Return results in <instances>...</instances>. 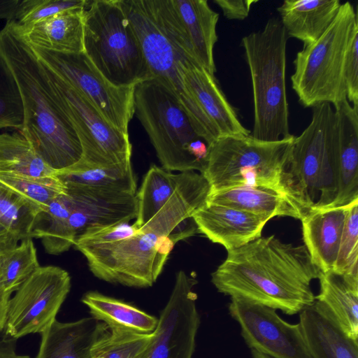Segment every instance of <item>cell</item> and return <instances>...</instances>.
Returning a JSON list of instances; mask_svg holds the SVG:
<instances>
[{"instance_id": "37", "label": "cell", "mask_w": 358, "mask_h": 358, "mask_svg": "<svg viewBox=\"0 0 358 358\" xmlns=\"http://www.w3.org/2000/svg\"><path fill=\"white\" fill-rule=\"evenodd\" d=\"M24 125V108L15 77L0 56V129L21 131Z\"/></svg>"}, {"instance_id": "38", "label": "cell", "mask_w": 358, "mask_h": 358, "mask_svg": "<svg viewBox=\"0 0 358 358\" xmlns=\"http://www.w3.org/2000/svg\"><path fill=\"white\" fill-rule=\"evenodd\" d=\"M334 271L358 277V199L347 205V213Z\"/></svg>"}, {"instance_id": "10", "label": "cell", "mask_w": 358, "mask_h": 358, "mask_svg": "<svg viewBox=\"0 0 358 358\" xmlns=\"http://www.w3.org/2000/svg\"><path fill=\"white\" fill-rule=\"evenodd\" d=\"M140 42L152 78L165 85L178 100L194 130L209 146L220 136L187 90L184 69L193 62L168 39L147 0H120Z\"/></svg>"}, {"instance_id": "5", "label": "cell", "mask_w": 358, "mask_h": 358, "mask_svg": "<svg viewBox=\"0 0 358 358\" xmlns=\"http://www.w3.org/2000/svg\"><path fill=\"white\" fill-rule=\"evenodd\" d=\"M288 36L278 19L241 39L253 93L254 124L250 135L277 141L288 138L289 107L286 92V48Z\"/></svg>"}, {"instance_id": "43", "label": "cell", "mask_w": 358, "mask_h": 358, "mask_svg": "<svg viewBox=\"0 0 358 358\" xmlns=\"http://www.w3.org/2000/svg\"><path fill=\"white\" fill-rule=\"evenodd\" d=\"M0 358H30V357L18 354L16 352L15 340L6 337L0 339Z\"/></svg>"}, {"instance_id": "23", "label": "cell", "mask_w": 358, "mask_h": 358, "mask_svg": "<svg viewBox=\"0 0 358 358\" xmlns=\"http://www.w3.org/2000/svg\"><path fill=\"white\" fill-rule=\"evenodd\" d=\"M108 330L92 317L70 322L55 320L41 334L36 358H92L93 345Z\"/></svg>"}, {"instance_id": "15", "label": "cell", "mask_w": 358, "mask_h": 358, "mask_svg": "<svg viewBox=\"0 0 358 358\" xmlns=\"http://www.w3.org/2000/svg\"><path fill=\"white\" fill-rule=\"evenodd\" d=\"M229 313L241 328L249 348L271 358H313L299 323L282 320L276 310L240 298H231Z\"/></svg>"}, {"instance_id": "31", "label": "cell", "mask_w": 358, "mask_h": 358, "mask_svg": "<svg viewBox=\"0 0 358 358\" xmlns=\"http://www.w3.org/2000/svg\"><path fill=\"white\" fill-rule=\"evenodd\" d=\"M185 173L175 174L155 164L150 166L136 193L137 213L133 224L137 229L146 224L169 200Z\"/></svg>"}, {"instance_id": "42", "label": "cell", "mask_w": 358, "mask_h": 358, "mask_svg": "<svg viewBox=\"0 0 358 358\" xmlns=\"http://www.w3.org/2000/svg\"><path fill=\"white\" fill-rule=\"evenodd\" d=\"M21 240L0 222V255L14 249Z\"/></svg>"}, {"instance_id": "13", "label": "cell", "mask_w": 358, "mask_h": 358, "mask_svg": "<svg viewBox=\"0 0 358 358\" xmlns=\"http://www.w3.org/2000/svg\"><path fill=\"white\" fill-rule=\"evenodd\" d=\"M71 289L69 273L55 266H39L8 300L3 331L16 340L42 334L56 316Z\"/></svg>"}, {"instance_id": "34", "label": "cell", "mask_w": 358, "mask_h": 358, "mask_svg": "<svg viewBox=\"0 0 358 358\" xmlns=\"http://www.w3.org/2000/svg\"><path fill=\"white\" fill-rule=\"evenodd\" d=\"M155 334L108 330L93 345L92 358H146Z\"/></svg>"}, {"instance_id": "21", "label": "cell", "mask_w": 358, "mask_h": 358, "mask_svg": "<svg viewBox=\"0 0 358 358\" xmlns=\"http://www.w3.org/2000/svg\"><path fill=\"white\" fill-rule=\"evenodd\" d=\"M299 323L313 358H358V342L343 331L321 302L315 300L302 310Z\"/></svg>"}, {"instance_id": "11", "label": "cell", "mask_w": 358, "mask_h": 358, "mask_svg": "<svg viewBox=\"0 0 358 358\" xmlns=\"http://www.w3.org/2000/svg\"><path fill=\"white\" fill-rule=\"evenodd\" d=\"M41 63L60 106L79 138L82 157L76 164L87 168H108L131 162L132 145L129 134L111 125L83 94Z\"/></svg>"}, {"instance_id": "33", "label": "cell", "mask_w": 358, "mask_h": 358, "mask_svg": "<svg viewBox=\"0 0 358 358\" xmlns=\"http://www.w3.org/2000/svg\"><path fill=\"white\" fill-rule=\"evenodd\" d=\"M32 238L0 255V289L12 294L39 267Z\"/></svg>"}, {"instance_id": "24", "label": "cell", "mask_w": 358, "mask_h": 358, "mask_svg": "<svg viewBox=\"0 0 358 358\" xmlns=\"http://www.w3.org/2000/svg\"><path fill=\"white\" fill-rule=\"evenodd\" d=\"M85 7L66 10L28 26L17 24L32 46L57 52L79 53L84 51Z\"/></svg>"}, {"instance_id": "46", "label": "cell", "mask_w": 358, "mask_h": 358, "mask_svg": "<svg viewBox=\"0 0 358 358\" xmlns=\"http://www.w3.org/2000/svg\"><path fill=\"white\" fill-rule=\"evenodd\" d=\"M251 355L252 358H271L264 354H262L255 350L251 349Z\"/></svg>"}, {"instance_id": "30", "label": "cell", "mask_w": 358, "mask_h": 358, "mask_svg": "<svg viewBox=\"0 0 358 358\" xmlns=\"http://www.w3.org/2000/svg\"><path fill=\"white\" fill-rule=\"evenodd\" d=\"M55 175L65 186H83L128 194L136 193V181L131 162L108 168H87L74 164L55 171Z\"/></svg>"}, {"instance_id": "7", "label": "cell", "mask_w": 358, "mask_h": 358, "mask_svg": "<svg viewBox=\"0 0 358 358\" xmlns=\"http://www.w3.org/2000/svg\"><path fill=\"white\" fill-rule=\"evenodd\" d=\"M357 15L349 2L341 4L334 20L314 43L303 46L294 60L293 90L305 108L328 103L334 106L347 100L343 66Z\"/></svg>"}, {"instance_id": "44", "label": "cell", "mask_w": 358, "mask_h": 358, "mask_svg": "<svg viewBox=\"0 0 358 358\" xmlns=\"http://www.w3.org/2000/svg\"><path fill=\"white\" fill-rule=\"evenodd\" d=\"M20 0H0V20H13Z\"/></svg>"}, {"instance_id": "6", "label": "cell", "mask_w": 358, "mask_h": 358, "mask_svg": "<svg viewBox=\"0 0 358 358\" xmlns=\"http://www.w3.org/2000/svg\"><path fill=\"white\" fill-rule=\"evenodd\" d=\"M83 20V52L110 83L131 87L152 78L120 0H87Z\"/></svg>"}, {"instance_id": "47", "label": "cell", "mask_w": 358, "mask_h": 358, "mask_svg": "<svg viewBox=\"0 0 358 358\" xmlns=\"http://www.w3.org/2000/svg\"><path fill=\"white\" fill-rule=\"evenodd\" d=\"M92 358H101V357H94Z\"/></svg>"}, {"instance_id": "18", "label": "cell", "mask_w": 358, "mask_h": 358, "mask_svg": "<svg viewBox=\"0 0 358 358\" xmlns=\"http://www.w3.org/2000/svg\"><path fill=\"white\" fill-rule=\"evenodd\" d=\"M198 232L227 251L262 237L271 218L230 206L205 202L192 215Z\"/></svg>"}, {"instance_id": "25", "label": "cell", "mask_w": 358, "mask_h": 358, "mask_svg": "<svg viewBox=\"0 0 358 358\" xmlns=\"http://www.w3.org/2000/svg\"><path fill=\"white\" fill-rule=\"evenodd\" d=\"M341 4L339 0H285L277 10L288 38H296L306 46L327 30Z\"/></svg>"}, {"instance_id": "32", "label": "cell", "mask_w": 358, "mask_h": 358, "mask_svg": "<svg viewBox=\"0 0 358 358\" xmlns=\"http://www.w3.org/2000/svg\"><path fill=\"white\" fill-rule=\"evenodd\" d=\"M0 172L36 178L55 176V171L43 162L20 131L0 134Z\"/></svg>"}, {"instance_id": "29", "label": "cell", "mask_w": 358, "mask_h": 358, "mask_svg": "<svg viewBox=\"0 0 358 358\" xmlns=\"http://www.w3.org/2000/svg\"><path fill=\"white\" fill-rule=\"evenodd\" d=\"M71 210V200L67 192L59 195L36 215L29 238L41 239L45 250L50 255L69 250L76 241L69 222Z\"/></svg>"}, {"instance_id": "22", "label": "cell", "mask_w": 358, "mask_h": 358, "mask_svg": "<svg viewBox=\"0 0 358 358\" xmlns=\"http://www.w3.org/2000/svg\"><path fill=\"white\" fill-rule=\"evenodd\" d=\"M346 213L347 206L313 208L300 220L304 245L322 272L334 267Z\"/></svg>"}, {"instance_id": "14", "label": "cell", "mask_w": 358, "mask_h": 358, "mask_svg": "<svg viewBox=\"0 0 358 358\" xmlns=\"http://www.w3.org/2000/svg\"><path fill=\"white\" fill-rule=\"evenodd\" d=\"M159 27L182 54L210 74L219 14L206 0H147Z\"/></svg>"}, {"instance_id": "16", "label": "cell", "mask_w": 358, "mask_h": 358, "mask_svg": "<svg viewBox=\"0 0 358 358\" xmlns=\"http://www.w3.org/2000/svg\"><path fill=\"white\" fill-rule=\"evenodd\" d=\"M197 280L184 271L177 273L169 300L161 312L146 358H192L200 325L196 308Z\"/></svg>"}, {"instance_id": "36", "label": "cell", "mask_w": 358, "mask_h": 358, "mask_svg": "<svg viewBox=\"0 0 358 358\" xmlns=\"http://www.w3.org/2000/svg\"><path fill=\"white\" fill-rule=\"evenodd\" d=\"M39 212L34 205L0 182V222L21 241L29 238L35 217Z\"/></svg>"}, {"instance_id": "12", "label": "cell", "mask_w": 358, "mask_h": 358, "mask_svg": "<svg viewBox=\"0 0 358 358\" xmlns=\"http://www.w3.org/2000/svg\"><path fill=\"white\" fill-rule=\"evenodd\" d=\"M31 47L45 65L83 94L111 125L128 134L134 115L135 86L114 85L83 52L64 53Z\"/></svg>"}, {"instance_id": "45", "label": "cell", "mask_w": 358, "mask_h": 358, "mask_svg": "<svg viewBox=\"0 0 358 358\" xmlns=\"http://www.w3.org/2000/svg\"><path fill=\"white\" fill-rule=\"evenodd\" d=\"M10 295L0 289V333L4 329L7 305Z\"/></svg>"}, {"instance_id": "20", "label": "cell", "mask_w": 358, "mask_h": 358, "mask_svg": "<svg viewBox=\"0 0 358 358\" xmlns=\"http://www.w3.org/2000/svg\"><path fill=\"white\" fill-rule=\"evenodd\" d=\"M183 76L187 90L220 137L250 135V131L240 122L214 75L199 64L190 62L185 68Z\"/></svg>"}, {"instance_id": "9", "label": "cell", "mask_w": 358, "mask_h": 358, "mask_svg": "<svg viewBox=\"0 0 358 358\" xmlns=\"http://www.w3.org/2000/svg\"><path fill=\"white\" fill-rule=\"evenodd\" d=\"M134 106V114L148 135L163 169L202 173L203 166L188 152L189 145L201 138L178 100L165 85L155 78L137 84Z\"/></svg>"}, {"instance_id": "17", "label": "cell", "mask_w": 358, "mask_h": 358, "mask_svg": "<svg viewBox=\"0 0 358 358\" xmlns=\"http://www.w3.org/2000/svg\"><path fill=\"white\" fill-rule=\"evenodd\" d=\"M71 200L69 227L76 238L87 229L128 223L136 219V194L66 185Z\"/></svg>"}, {"instance_id": "27", "label": "cell", "mask_w": 358, "mask_h": 358, "mask_svg": "<svg viewBox=\"0 0 358 358\" xmlns=\"http://www.w3.org/2000/svg\"><path fill=\"white\" fill-rule=\"evenodd\" d=\"M320 293L315 300L332 313L343 331L358 341V277L334 270L320 272Z\"/></svg>"}, {"instance_id": "40", "label": "cell", "mask_w": 358, "mask_h": 358, "mask_svg": "<svg viewBox=\"0 0 358 358\" xmlns=\"http://www.w3.org/2000/svg\"><path fill=\"white\" fill-rule=\"evenodd\" d=\"M343 78L347 100L352 106H358V27L355 30L347 50Z\"/></svg>"}, {"instance_id": "3", "label": "cell", "mask_w": 358, "mask_h": 358, "mask_svg": "<svg viewBox=\"0 0 358 358\" xmlns=\"http://www.w3.org/2000/svg\"><path fill=\"white\" fill-rule=\"evenodd\" d=\"M0 56L10 69L20 92L24 125L20 131L53 171L80 161L78 135L58 101L45 69L14 20L0 30Z\"/></svg>"}, {"instance_id": "26", "label": "cell", "mask_w": 358, "mask_h": 358, "mask_svg": "<svg viewBox=\"0 0 358 358\" xmlns=\"http://www.w3.org/2000/svg\"><path fill=\"white\" fill-rule=\"evenodd\" d=\"M206 202L230 206L271 218L287 216L301 220L305 214L286 195L263 187L242 186L210 192Z\"/></svg>"}, {"instance_id": "19", "label": "cell", "mask_w": 358, "mask_h": 358, "mask_svg": "<svg viewBox=\"0 0 358 358\" xmlns=\"http://www.w3.org/2000/svg\"><path fill=\"white\" fill-rule=\"evenodd\" d=\"M334 110L337 190L329 208L345 206L358 199V106L345 100L334 106Z\"/></svg>"}, {"instance_id": "39", "label": "cell", "mask_w": 358, "mask_h": 358, "mask_svg": "<svg viewBox=\"0 0 358 358\" xmlns=\"http://www.w3.org/2000/svg\"><path fill=\"white\" fill-rule=\"evenodd\" d=\"M86 3L87 0H20L13 20L21 27L28 26Z\"/></svg>"}, {"instance_id": "4", "label": "cell", "mask_w": 358, "mask_h": 358, "mask_svg": "<svg viewBox=\"0 0 358 358\" xmlns=\"http://www.w3.org/2000/svg\"><path fill=\"white\" fill-rule=\"evenodd\" d=\"M295 136L277 141H265L249 136L217 138L208 146L201 173L210 192L250 186L263 187L286 195L299 204L289 174Z\"/></svg>"}, {"instance_id": "41", "label": "cell", "mask_w": 358, "mask_h": 358, "mask_svg": "<svg viewBox=\"0 0 358 358\" xmlns=\"http://www.w3.org/2000/svg\"><path fill=\"white\" fill-rule=\"evenodd\" d=\"M221 8L224 16L228 20H242L245 19L256 0H214Z\"/></svg>"}, {"instance_id": "28", "label": "cell", "mask_w": 358, "mask_h": 358, "mask_svg": "<svg viewBox=\"0 0 358 358\" xmlns=\"http://www.w3.org/2000/svg\"><path fill=\"white\" fill-rule=\"evenodd\" d=\"M81 301L89 308L91 317L104 323L110 331L149 334L157 327L156 317L99 292H88L83 296Z\"/></svg>"}, {"instance_id": "8", "label": "cell", "mask_w": 358, "mask_h": 358, "mask_svg": "<svg viewBox=\"0 0 358 358\" xmlns=\"http://www.w3.org/2000/svg\"><path fill=\"white\" fill-rule=\"evenodd\" d=\"M334 120L331 105L318 104L313 107L308 127L295 136L289 174L295 197L305 213L329 208L336 196Z\"/></svg>"}, {"instance_id": "35", "label": "cell", "mask_w": 358, "mask_h": 358, "mask_svg": "<svg viewBox=\"0 0 358 358\" xmlns=\"http://www.w3.org/2000/svg\"><path fill=\"white\" fill-rule=\"evenodd\" d=\"M0 182L34 205L40 212L57 196L66 193V186L56 176L36 178L0 172Z\"/></svg>"}, {"instance_id": "1", "label": "cell", "mask_w": 358, "mask_h": 358, "mask_svg": "<svg viewBox=\"0 0 358 358\" xmlns=\"http://www.w3.org/2000/svg\"><path fill=\"white\" fill-rule=\"evenodd\" d=\"M210 186L200 173L186 171L175 193L144 226L124 239L103 243L75 241L90 271L110 283L151 287L179 241L198 232L194 213L206 201Z\"/></svg>"}, {"instance_id": "2", "label": "cell", "mask_w": 358, "mask_h": 358, "mask_svg": "<svg viewBox=\"0 0 358 358\" xmlns=\"http://www.w3.org/2000/svg\"><path fill=\"white\" fill-rule=\"evenodd\" d=\"M320 272L304 245L285 243L271 235L227 251L211 282L231 298L292 315L315 301L310 282Z\"/></svg>"}]
</instances>
